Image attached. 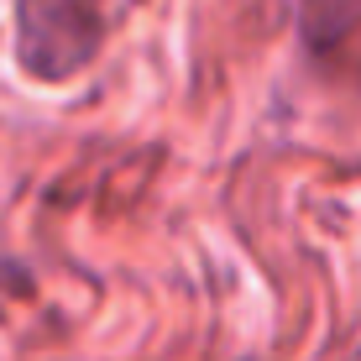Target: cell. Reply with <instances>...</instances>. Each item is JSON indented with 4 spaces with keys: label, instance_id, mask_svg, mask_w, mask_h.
<instances>
[{
    "label": "cell",
    "instance_id": "cell-1",
    "mask_svg": "<svg viewBox=\"0 0 361 361\" xmlns=\"http://www.w3.org/2000/svg\"><path fill=\"white\" fill-rule=\"evenodd\" d=\"M116 32L110 0H16V68L32 84H68L105 53Z\"/></svg>",
    "mask_w": 361,
    "mask_h": 361
},
{
    "label": "cell",
    "instance_id": "cell-2",
    "mask_svg": "<svg viewBox=\"0 0 361 361\" xmlns=\"http://www.w3.org/2000/svg\"><path fill=\"white\" fill-rule=\"evenodd\" d=\"M351 361H361V351H356V356H351Z\"/></svg>",
    "mask_w": 361,
    "mask_h": 361
}]
</instances>
